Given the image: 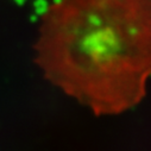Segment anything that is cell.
Listing matches in <instances>:
<instances>
[{
  "label": "cell",
  "instance_id": "1",
  "mask_svg": "<svg viewBox=\"0 0 151 151\" xmlns=\"http://www.w3.org/2000/svg\"><path fill=\"white\" fill-rule=\"evenodd\" d=\"M36 61L45 78L94 114H119L151 78V0H50Z\"/></svg>",
  "mask_w": 151,
  "mask_h": 151
}]
</instances>
